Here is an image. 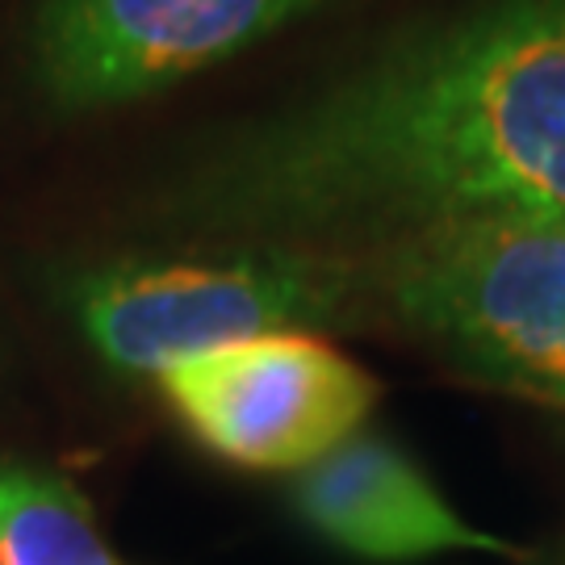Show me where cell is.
<instances>
[{"instance_id": "1", "label": "cell", "mask_w": 565, "mask_h": 565, "mask_svg": "<svg viewBox=\"0 0 565 565\" xmlns=\"http://www.w3.org/2000/svg\"><path fill=\"white\" fill-rule=\"evenodd\" d=\"M184 205L268 235L565 218V0H469L223 139Z\"/></svg>"}, {"instance_id": "2", "label": "cell", "mask_w": 565, "mask_h": 565, "mask_svg": "<svg viewBox=\"0 0 565 565\" xmlns=\"http://www.w3.org/2000/svg\"><path fill=\"white\" fill-rule=\"evenodd\" d=\"M382 256V294L411 335L565 415V218H465L385 243Z\"/></svg>"}, {"instance_id": "3", "label": "cell", "mask_w": 565, "mask_h": 565, "mask_svg": "<svg viewBox=\"0 0 565 565\" xmlns=\"http://www.w3.org/2000/svg\"><path fill=\"white\" fill-rule=\"evenodd\" d=\"M340 264L264 252L239 260L109 264L76 281L88 343L114 369L163 373L226 343L327 323L348 302Z\"/></svg>"}, {"instance_id": "4", "label": "cell", "mask_w": 565, "mask_h": 565, "mask_svg": "<svg viewBox=\"0 0 565 565\" xmlns=\"http://www.w3.org/2000/svg\"><path fill=\"white\" fill-rule=\"evenodd\" d=\"M177 419L243 469H310L356 436L377 382L331 343L273 331L156 373Z\"/></svg>"}, {"instance_id": "5", "label": "cell", "mask_w": 565, "mask_h": 565, "mask_svg": "<svg viewBox=\"0 0 565 565\" xmlns=\"http://www.w3.org/2000/svg\"><path fill=\"white\" fill-rule=\"evenodd\" d=\"M327 0H39L34 84L60 109L151 97L323 9Z\"/></svg>"}, {"instance_id": "6", "label": "cell", "mask_w": 565, "mask_h": 565, "mask_svg": "<svg viewBox=\"0 0 565 565\" xmlns=\"http://www.w3.org/2000/svg\"><path fill=\"white\" fill-rule=\"evenodd\" d=\"M298 511L319 536L364 562H419L436 553H511L507 541L461 520L406 452L352 436L302 469Z\"/></svg>"}, {"instance_id": "7", "label": "cell", "mask_w": 565, "mask_h": 565, "mask_svg": "<svg viewBox=\"0 0 565 565\" xmlns=\"http://www.w3.org/2000/svg\"><path fill=\"white\" fill-rule=\"evenodd\" d=\"M0 565H121L72 486L21 461H0Z\"/></svg>"}]
</instances>
